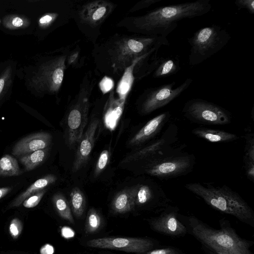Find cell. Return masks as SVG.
Segmentation results:
<instances>
[{
	"label": "cell",
	"instance_id": "obj_41",
	"mask_svg": "<svg viewBox=\"0 0 254 254\" xmlns=\"http://www.w3.org/2000/svg\"><path fill=\"white\" fill-rule=\"evenodd\" d=\"M62 235L66 238L72 237L74 235V232L68 228H64L62 229Z\"/></svg>",
	"mask_w": 254,
	"mask_h": 254
},
{
	"label": "cell",
	"instance_id": "obj_1",
	"mask_svg": "<svg viewBox=\"0 0 254 254\" xmlns=\"http://www.w3.org/2000/svg\"><path fill=\"white\" fill-rule=\"evenodd\" d=\"M169 45L167 37L116 34L93 50L96 68L115 77L122 76L137 58Z\"/></svg>",
	"mask_w": 254,
	"mask_h": 254
},
{
	"label": "cell",
	"instance_id": "obj_19",
	"mask_svg": "<svg viewBox=\"0 0 254 254\" xmlns=\"http://www.w3.org/2000/svg\"><path fill=\"white\" fill-rule=\"evenodd\" d=\"M135 206L133 187L119 192L111 202V209L115 213L123 214L133 210Z\"/></svg>",
	"mask_w": 254,
	"mask_h": 254
},
{
	"label": "cell",
	"instance_id": "obj_23",
	"mask_svg": "<svg viewBox=\"0 0 254 254\" xmlns=\"http://www.w3.org/2000/svg\"><path fill=\"white\" fill-rule=\"evenodd\" d=\"M57 177L49 174L38 179L29 186L24 191L17 196L10 204L9 207H17L28 197L45 189L47 187L53 184L57 181Z\"/></svg>",
	"mask_w": 254,
	"mask_h": 254
},
{
	"label": "cell",
	"instance_id": "obj_7",
	"mask_svg": "<svg viewBox=\"0 0 254 254\" xmlns=\"http://www.w3.org/2000/svg\"><path fill=\"white\" fill-rule=\"evenodd\" d=\"M94 80V79H91L90 75L85 76L75 103L68 114L67 138L70 146L78 143L87 125L90 107L89 97L95 84Z\"/></svg>",
	"mask_w": 254,
	"mask_h": 254
},
{
	"label": "cell",
	"instance_id": "obj_3",
	"mask_svg": "<svg viewBox=\"0 0 254 254\" xmlns=\"http://www.w3.org/2000/svg\"><path fill=\"white\" fill-rule=\"evenodd\" d=\"M188 233L216 254H253L251 242L240 237L225 219L219 220L220 229L213 228L194 216L179 214Z\"/></svg>",
	"mask_w": 254,
	"mask_h": 254
},
{
	"label": "cell",
	"instance_id": "obj_4",
	"mask_svg": "<svg viewBox=\"0 0 254 254\" xmlns=\"http://www.w3.org/2000/svg\"><path fill=\"white\" fill-rule=\"evenodd\" d=\"M185 187L210 207L254 227L253 210L241 195L228 186H215L210 183H190L186 184Z\"/></svg>",
	"mask_w": 254,
	"mask_h": 254
},
{
	"label": "cell",
	"instance_id": "obj_26",
	"mask_svg": "<svg viewBox=\"0 0 254 254\" xmlns=\"http://www.w3.org/2000/svg\"><path fill=\"white\" fill-rule=\"evenodd\" d=\"M70 205L76 217L79 218L83 215L85 208L86 200L83 193L77 187L73 188L70 191Z\"/></svg>",
	"mask_w": 254,
	"mask_h": 254
},
{
	"label": "cell",
	"instance_id": "obj_34",
	"mask_svg": "<svg viewBox=\"0 0 254 254\" xmlns=\"http://www.w3.org/2000/svg\"><path fill=\"white\" fill-rule=\"evenodd\" d=\"M22 230V224L18 218L13 219L9 225V232L13 239H17Z\"/></svg>",
	"mask_w": 254,
	"mask_h": 254
},
{
	"label": "cell",
	"instance_id": "obj_18",
	"mask_svg": "<svg viewBox=\"0 0 254 254\" xmlns=\"http://www.w3.org/2000/svg\"><path fill=\"white\" fill-rule=\"evenodd\" d=\"M180 62L172 58L160 57L154 60L149 69L154 71L153 77L163 78L176 74L180 70Z\"/></svg>",
	"mask_w": 254,
	"mask_h": 254
},
{
	"label": "cell",
	"instance_id": "obj_40",
	"mask_svg": "<svg viewBox=\"0 0 254 254\" xmlns=\"http://www.w3.org/2000/svg\"><path fill=\"white\" fill-rule=\"evenodd\" d=\"M40 253V254H53L54 248L51 245L46 244L41 247Z\"/></svg>",
	"mask_w": 254,
	"mask_h": 254
},
{
	"label": "cell",
	"instance_id": "obj_31",
	"mask_svg": "<svg viewBox=\"0 0 254 254\" xmlns=\"http://www.w3.org/2000/svg\"><path fill=\"white\" fill-rule=\"evenodd\" d=\"M110 160V152L108 150H104L101 152L96 163L94 176H98L106 168Z\"/></svg>",
	"mask_w": 254,
	"mask_h": 254
},
{
	"label": "cell",
	"instance_id": "obj_14",
	"mask_svg": "<svg viewBox=\"0 0 254 254\" xmlns=\"http://www.w3.org/2000/svg\"><path fill=\"white\" fill-rule=\"evenodd\" d=\"M99 125V119L96 117L92 118L86 130L83 132L78 143L75 157L72 168L73 172L79 171L87 163L94 147L95 134Z\"/></svg>",
	"mask_w": 254,
	"mask_h": 254
},
{
	"label": "cell",
	"instance_id": "obj_30",
	"mask_svg": "<svg viewBox=\"0 0 254 254\" xmlns=\"http://www.w3.org/2000/svg\"><path fill=\"white\" fill-rule=\"evenodd\" d=\"M102 219L100 214L94 208L88 211L85 226L86 234H91L97 231L101 227Z\"/></svg>",
	"mask_w": 254,
	"mask_h": 254
},
{
	"label": "cell",
	"instance_id": "obj_15",
	"mask_svg": "<svg viewBox=\"0 0 254 254\" xmlns=\"http://www.w3.org/2000/svg\"><path fill=\"white\" fill-rule=\"evenodd\" d=\"M178 140V128L176 125L171 124L159 137L134 152L126 160L129 161L130 160L144 159L163 149L177 144Z\"/></svg>",
	"mask_w": 254,
	"mask_h": 254
},
{
	"label": "cell",
	"instance_id": "obj_32",
	"mask_svg": "<svg viewBox=\"0 0 254 254\" xmlns=\"http://www.w3.org/2000/svg\"><path fill=\"white\" fill-rule=\"evenodd\" d=\"M46 191V189L41 190L27 198L23 202V205L28 208L36 206Z\"/></svg>",
	"mask_w": 254,
	"mask_h": 254
},
{
	"label": "cell",
	"instance_id": "obj_16",
	"mask_svg": "<svg viewBox=\"0 0 254 254\" xmlns=\"http://www.w3.org/2000/svg\"><path fill=\"white\" fill-rule=\"evenodd\" d=\"M169 111L163 112L148 121L131 138L129 144L138 146L157 137L170 120Z\"/></svg>",
	"mask_w": 254,
	"mask_h": 254
},
{
	"label": "cell",
	"instance_id": "obj_20",
	"mask_svg": "<svg viewBox=\"0 0 254 254\" xmlns=\"http://www.w3.org/2000/svg\"><path fill=\"white\" fill-rule=\"evenodd\" d=\"M153 53H150L136 59L132 64L125 69L117 85L116 92L119 99L125 101L126 97L132 87L135 77L133 74L136 65Z\"/></svg>",
	"mask_w": 254,
	"mask_h": 254
},
{
	"label": "cell",
	"instance_id": "obj_11",
	"mask_svg": "<svg viewBox=\"0 0 254 254\" xmlns=\"http://www.w3.org/2000/svg\"><path fill=\"white\" fill-rule=\"evenodd\" d=\"M158 241L147 238L104 237L90 240L89 247L111 249L139 254L153 250Z\"/></svg>",
	"mask_w": 254,
	"mask_h": 254
},
{
	"label": "cell",
	"instance_id": "obj_37",
	"mask_svg": "<svg viewBox=\"0 0 254 254\" xmlns=\"http://www.w3.org/2000/svg\"><path fill=\"white\" fill-rule=\"evenodd\" d=\"M99 86L103 94L110 91L114 87V81L111 77L104 76L100 81Z\"/></svg>",
	"mask_w": 254,
	"mask_h": 254
},
{
	"label": "cell",
	"instance_id": "obj_27",
	"mask_svg": "<svg viewBox=\"0 0 254 254\" xmlns=\"http://www.w3.org/2000/svg\"><path fill=\"white\" fill-rule=\"evenodd\" d=\"M48 148L40 149L22 155L20 161L27 171H30L40 165L46 158Z\"/></svg>",
	"mask_w": 254,
	"mask_h": 254
},
{
	"label": "cell",
	"instance_id": "obj_10",
	"mask_svg": "<svg viewBox=\"0 0 254 254\" xmlns=\"http://www.w3.org/2000/svg\"><path fill=\"white\" fill-rule=\"evenodd\" d=\"M192 81L188 78L176 87V82L173 81L146 89L139 98L140 113L148 115L167 105L187 90Z\"/></svg>",
	"mask_w": 254,
	"mask_h": 254
},
{
	"label": "cell",
	"instance_id": "obj_21",
	"mask_svg": "<svg viewBox=\"0 0 254 254\" xmlns=\"http://www.w3.org/2000/svg\"><path fill=\"white\" fill-rule=\"evenodd\" d=\"M191 132L197 137L211 142H228L239 138L236 134L233 133L203 127L194 128Z\"/></svg>",
	"mask_w": 254,
	"mask_h": 254
},
{
	"label": "cell",
	"instance_id": "obj_17",
	"mask_svg": "<svg viewBox=\"0 0 254 254\" xmlns=\"http://www.w3.org/2000/svg\"><path fill=\"white\" fill-rule=\"evenodd\" d=\"M52 140L51 134L41 132L23 138L14 146L12 153L16 156L24 155L38 150L47 148Z\"/></svg>",
	"mask_w": 254,
	"mask_h": 254
},
{
	"label": "cell",
	"instance_id": "obj_42",
	"mask_svg": "<svg viewBox=\"0 0 254 254\" xmlns=\"http://www.w3.org/2000/svg\"><path fill=\"white\" fill-rule=\"evenodd\" d=\"M11 188L5 187L0 188V199L6 195L11 190Z\"/></svg>",
	"mask_w": 254,
	"mask_h": 254
},
{
	"label": "cell",
	"instance_id": "obj_2",
	"mask_svg": "<svg viewBox=\"0 0 254 254\" xmlns=\"http://www.w3.org/2000/svg\"><path fill=\"white\" fill-rule=\"evenodd\" d=\"M211 8V0H196L162 6L142 15L126 18L118 26L143 35L167 37L177 28L178 21L202 16Z\"/></svg>",
	"mask_w": 254,
	"mask_h": 254
},
{
	"label": "cell",
	"instance_id": "obj_22",
	"mask_svg": "<svg viewBox=\"0 0 254 254\" xmlns=\"http://www.w3.org/2000/svg\"><path fill=\"white\" fill-rule=\"evenodd\" d=\"M107 108L104 114V123L106 127L111 130H113L121 116L125 101L119 99H115L111 93Z\"/></svg>",
	"mask_w": 254,
	"mask_h": 254
},
{
	"label": "cell",
	"instance_id": "obj_8",
	"mask_svg": "<svg viewBox=\"0 0 254 254\" xmlns=\"http://www.w3.org/2000/svg\"><path fill=\"white\" fill-rule=\"evenodd\" d=\"M69 52L64 49L59 55L44 63L31 78L30 85L40 93L56 94L62 86Z\"/></svg>",
	"mask_w": 254,
	"mask_h": 254
},
{
	"label": "cell",
	"instance_id": "obj_25",
	"mask_svg": "<svg viewBox=\"0 0 254 254\" xmlns=\"http://www.w3.org/2000/svg\"><path fill=\"white\" fill-rule=\"evenodd\" d=\"M52 201L59 215L69 223L74 224L70 207L64 195L61 193H57L53 195Z\"/></svg>",
	"mask_w": 254,
	"mask_h": 254
},
{
	"label": "cell",
	"instance_id": "obj_13",
	"mask_svg": "<svg viewBox=\"0 0 254 254\" xmlns=\"http://www.w3.org/2000/svg\"><path fill=\"white\" fill-rule=\"evenodd\" d=\"M114 4L105 0H97L79 5L76 16L80 24L95 28L110 15Z\"/></svg>",
	"mask_w": 254,
	"mask_h": 254
},
{
	"label": "cell",
	"instance_id": "obj_33",
	"mask_svg": "<svg viewBox=\"0 0 254 254\" xmlns=\"http://www.w3.org/2000/svg\"><path fill=\"white\" fill-rule=\"evenodd\" d=\"M142 254H186L182 250L174 247L153 249Z\"/></svg>",
	"mask_w": 254,
	"mask_h": 254
},
{
	"label": "cell",
	"instance_id": "obj_39",
	"mask_svg": "<svg viewBox=\"0 0 254 254\" xmlns=\"http://www.w3.org/2000/svg\"><path fill=\"white\" fill-rule=\"evenodd\" d=\"M79 52L77 50L74 52L69 53L66 59V64L72 65L76 64L79 59Z\"/></svg>",
	"mask_w": 254,
	"mask_h": 254
},
{
	"label": "cell",
	"instance_id": "obj_43",
	"mask_svg": "<svg viewBox=\"0 0 254 254\" xmlns=\"http://www.w3.org/2000/svg\"><path fill=\"white\" fill-rule=\"evenodd\" d=\"M205 254H216L206 248L202 246Z\"/></svg>",
	"mask_w": 254,
	"mask_h": 254
},
{
	"label": "cell",
	"instance_id": "obj_24",
	"mask_svg": "<svg viewBox=\"0 0 254 254\" xmlns=\"http://www.w3.org/2000/svg\"><path fill=\"white\" fill-rule=\"evenodd\" d=\"M246 144L244 162L247 178L254 180V134L249 132L245 135Z\"/></svg>",
	"mask_w": 254,
	"mask_h": 254
},
{
	"label": "cell",
	"instance_id": "obj_12",
	"mask_svg": "<svg viewBox=\"0 0 254 254\" xmlns=\"http://www.w3.org/2000/svg\"><path fill=\"white\" fill-rule=\"evenodd\" d=\"M179 209L170 205L156 216L148 220L151 229L165 236L179 238L188 233L186 225L179 219Z\"/></svg>",
	"mask_w": 254,
	"mask_h": 254
},
{
	"label": "cell",
	"instance_id": "obj_29",
	"mask_svg": "<svg viewBox=\"0 0 254 254\" xmlns=\"http://www.w3.org/2000/svg\"><path fill=\"white\" fill-rule=\"evenodd\" d=\"M2 24L5 28L14 30L27 27L30 24V21L24 16L10 14L3 18Z\"/></svg>",
	"mask_w": 254,
	"mask_h": 254
},
{
	"label": "cell",
	"instance_id": "obj_38",
	"mask_svg": "<svg viewBox=\"0 0 254 254\" xmlns=\"http://www.w3.org/2000/svg\"><path fill=\"white\" fill-rule=\"evenodd\" d=\"M164 0H142L135 4L129 10L130 12H133L139 10L147 8L150 6L163 1Z\"/></svg>",
	"mask_w": 254,
	"mask_h": 254
},
{
	"label": "cell",
	"instance_id": "obj_35",
	"mask_svg": "<svg viewBox=\"0 0 254 254\" xmlns=\"http://www.w3.org/2000/svg\"><path fill=\"white\" fill-rule=\"evenodd\" d=\"M11 73V68L7 67L0 77V98L4 94L6 88L9 83Z\"/></svg>",
	"mask_w": 254,
	"mask_h": 254
},
{
	"label": "cell",
	"instance_id": "obj_5",
	"mask_svg": "<svg viewBox=\"0 0 254 254\" xmlns=\"http://www.w3.org/2000/svg\"><path fill=\"white\" fill-rule=\"evenodd\" d=\"M185 144L178 143L163 149L143 160L144 172L161 179H168L187 175L195 165L193 154L184 151Z\"/></svg>",
	"mask_w": 254,
	"mask_h": 254
},
{
	"label": "cell",
	"instance_id": "obj_9",
	"mask_svg": "<svg viewBox=\"0 0 254 254\" xmlns=\"http://www.w3.org/2000/svg\"><path fill=\"white\" fill-rule=\"evenodd\" d=\"M191 122L204 125H225L231 121L230 113L223 107L200 98L187 101L182 110Z\"/></svg>",
	"mask_w": 254,
	"mask_h": 254
},
{
	"label": "cell",
	"instance_id": "obj_6",
	"mask_svg": "<svg viewBox=\"0 0 254 254\" xmlns=\"http://www.w3.org/2000/svg\"><path fill=\"white\" fill-rule=\"evenodd\" d=\"M231 38L228 32L216 24L202 27L188 39L190 46L189 64H199L220 51Z\"/></svg>",
	"mask_w": 254,
	"mask_h": 254
},
{
	"label": "cell",
	"instance_id": "obj_28",
	"mask_svg": "<svg viewBox=\"0 0 254 254\" xmlns=\"http://www.w3.org/2000/svg\"><path fill=\"white\" fill-rule=\"evenodd\" d=\"M21 174L17 160L6 154L0 159V176H15Z\"/></svg>",
	"mask_w": 254,
	"mask_h": 254
},
{
	"label": "cell",
	"instance_id": "obj_36",
	"mask_svg": "<svg viewBox=\"0 0 254 254\" xmlns=\"http://www.w3.org/2000/svg\"><path fill=\"white\" fill-rule=\"evenodd\" d=\"M235 4L239 10L246 9L250 13L252 14L254 13V0H236Z\"/></svg>",
	"mask_w": 254,
	"mask_h": 254
}]
</instances>
